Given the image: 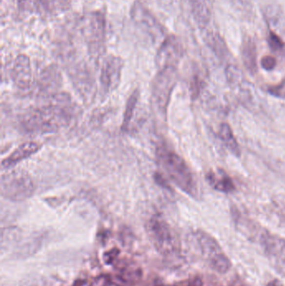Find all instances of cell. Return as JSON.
Instances as JSON below:
<instances>
[{"label":"cell","instance_id":"obj_15","mask_svg":"<svg viewBox=\"0 0 285 286\" xmlns=\"http://www.w3.org/2000/svg\"><path fill=\"white\" fill-rule=\"evenodd\" d=\"M268 93L278 98H285V78L280 84L270 85L268 88Z\"/></svg>","mask_w":285,"mask_h":286},{"label":"cell","instance_id":"obj_2","mask_svg":"<svg viewBox=\"0 0 285 286\" xmlns=\"http://www.w3.org/2000/svg\"><path fill=\"white\" fill-rule=\"evenodd\" d=\"M158 163L166 175L183 192L195 198L198 187L194 175L183 158L165 145L157 147Z\"/></svg>","mask_w":285,"mask_h":286},{"label":"cell","instance_id":"obj_8","mask_svg":"<svg viewBox=\"0 0 285 286\" xmlns=\"http://www.w3.org/2000/svg\"><path fill=\"white\" fill-rule=\"evenodd\" d=\"M180 46L173 37L166 39L163 42L157 55V62L161 70L165 68H173L180 56Z\"/></svg>","mask_w":285,"mask_h":286},{"label":"cell","instance_id":"obj_16","mask_svg":"<svg viewBox=\"0 0 285 286\" xmlns=\"http://www.w3.org/2000/svg\"><path fill=\"white\" fill-rule=\"evenodd\" d=\"M268 44L270 46L271 49L274 50H280L284 48L285 44L283 42L282 40L276 35L275 33L271 31L268 35Z\"/></svg>","mask_w":285,"mask_h":286},{"label":"cell","instance_id":"obj_12","mask_svg":"<svg viewBox=\"0 0 285 286\" xmlns=\"http://www.w3.org/2000/svg\"><path fill=\"white\" fill-rule=\"evenodd\" d=\"M218 135H219V138L223 141V143H224V145L230 152L233 155H235L236 157H239L241 155V150L239 147L238 141L234 137L233 131L228 124L227 123L222 124L219 128Z\"/></svg>","mask_w":285,"mask_h":286},{"label":"cell","instance_id":"obj_4","mask_svg":"<svg viewBox=\"0 0 285 286\" xmlns=\"http://www.w3.org/2000/svg\"><path fill=\"white\" fill-rule=\"evenodd\" d=\"M197 237L203 254L207 257L211 268L220 274L227 273L231 268V263L215 239L205 232H198Z\"/></svg>","mask_w":285,"mask_h":286},{"label":"cell","instance_id":"obj_13","mask_svg":"<svg viewBox=\"0 0 285 286\" xmlns=\"http://www.w3.org/2000/svg\"><path fill=\"white\" fill-rule=\"evenodd\" d=\"M242 57L244 64L252 73H254L257 70L256 59L257 50L255 44L251 40L244 41L242 46Z\"/></svg>","mask_w":285,"mask_h":286},{"label":"cell","instance_id":"obj_10","mask_svg":"<svg viewBox=\"0 0 285 286\" xmlns=\"http://www.w3.org/2000/svg\"><path fill=\"white\" fill-rule=\"evenodd\" d=\"M41 146L37 143L29 142L23 143L21 146L15 149L8 158L2 161L1 167L3 170L10 169L12 167L16 166L22 161L25 160L32 155L40 151Z\"/></svg>","mask_w":285,"mask_h":286},{"label":"cell","instance_id":"obj_5","mask_svg":"<svg viewBox=\"0 0 285 286\" xmlns=\"http://www.w3.org/2000/svg\"><path fill=\"white\" fill-rule=\"evenodd\" d=\"M174 85V68H165L155 79L153 85V99L158 110L166 113L169 99Z\"/></svg>","mask_w":285,"mask_h":286},{"label":"cell","instance_id":"obj_6","mask_svg":"<svg viewBox=\"0 0 285 286\" xmlns=\"http://www.w3.org/2000/svg\"><path fill=\"white\" fill-rule=\"evenodd\" d=\"M122 67V59L112 56L105 61L101 74L102 90L104 94L111 93L119 85Z\"/></svg>","mask_w":285,"mask_h":286},{"label":"cell","instance_id":"obj_14","mask_svg":"<svg viewBox=\"0 0 285 286\" xmlns=\"http://www.w3.org/2000/svg\"><path fill=\"white\" fill-rule=\"evenodd\" d=\"M139 96H140L139 91L137 90V91H133L129 97L128 101L126 102V106H125L124 118H123L122 126V131H127L129 126L131 125V121L134 116L135 110L137 108Z\"/></svg>","mask_w":285,"mask_h":286},{"label":"cell","instance_id":"obj_11","mask_svg":"<svg viewBox=\"0 0 285 286\" xmlns=\"http://www.w3.org/2000/svg\"><path fill=\"white\" fill-rule=\"evenodd\" d=\"M207 181L210 186L219 192L225 193H233L235 190V185L232 178L224 170L218 168L210 170L206 175Z\"/></svg>","mask_w":285,"mask_h":286},{"label":"cell","instance_id":"obj_18","mask_svg":"<svg viewBox=\"0 0 285 286\" xmlns=\"http://www.w3.org/2000/svg\"><path fill=\"white\" fill-rule=\"evenodd\" d=\"M268 286H283V285L280 283V281H278L277 280H274V281L269 282Z\"/></svg>","mask_w":285,"mask_h":286},{"label":"cell","instance_id":"obj_1","mask_svg":"<svg viewBox=\"0 0 285 286\" xmlns=\"http://www.w3.org/2000/svg\"><path fill=\"white\" fill-rule=\"evenodd\" d=\"M72 116V110L67 97L55 98L50 105L35 109L26 115L23 126L33 134H46L59 131L66 126Z\"/></svg>","mask_w":285,"mask_h":286},{"label":"cell","instance_id":"obj_3","mask_svg":"<svg viewBox=\"0 0 285 286\" xmlns=\"http://www.w3.org/2000/svg\"><path fill=\"white\" fill-rule=\"evenodd\" d=\"M35 193V185L31 177L24 171H12L1 179V193L11 201H23Z\"/></svg>","mask_w":285,"mask_h":286},{"label":"cell","instance_id":"obj_17","mask_svg":"<svg viewBox=\"0 0 285 286\" xmlns=\"http://www.w3.org/2000/svg\"><path fill=\"white\" fill-rule=\"evenodd\" d=\"M276 59L273 57V56H265V57L261 60V65H262V67L266 70H274L275 66H276Z\"/></svg>","mask_w":285,"mask_h":286},{"label":"cell","instance_id":"obj_7","mask_svg":"<svg viewBox=\"0 0 285 286\" xmlns=\"http://www.w3.org/2000/svg\"><path fill=\"white\" fill-rule=\"evenodd\" d=\"M131 15L133 20L148 33L153 39L162 38L164 33L160 23L153 17L142 3H136L133 5Z\"/></svg>","mask_w":285,"mask_h":286},{"label":"cell","instance_id":"obj_9","mask_svg":"<svg viewBox=\"0 0 285 286\" xmlns=\"http://www.w3.org/2000/svg\"><path fill=\"white\" fill-rule=\"evenodd\" d=\"M13 81L18 87L21 89L29 88L31 84L32 73L30 62L25 56H20L15 60L12 71Z\"/></svg>","mask_w":285,"mask_h":286}]
</instances>
